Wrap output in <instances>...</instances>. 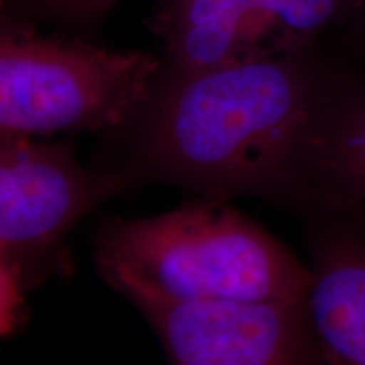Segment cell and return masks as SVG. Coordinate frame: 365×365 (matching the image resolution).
<instances>
[{
  "label": "cell",
  "instance_id": "obj_1",
  "mask_svg": "<svg viewBox=\"0 0 365 365\" xmlns=\"http://www.w3.org/2000/svg\"><path fill=\"white\" fill-rule=\"evenodd\" d=\"M333 63L319 46L264 61L185 71L163 61L134 118L130 182L205 196L252 195L303 210Z\"/></svg>",
  "mask_w": 365,
  "mask_h": 365
},
{
  "label": "cell",
  "instance_id": "obj_2",
  "mask_svg": "<svg viewBox=\"0 0 365 365\" xmlns=\"http://www.w3.org/2000/svg\"><path fill=\"white\" fill-rule=\"evenodd\" d=\"M102 279L132 304L207 298L308 299L312 272L223 198L148 218H110L91 244Z\"/></svg>",
  "mask_w": 365,
  "mask_h": 365
},
{
  "label": "cell",
  "instance_id": "obj_3",
  "mask_svg": "<svg viewBox=\"0 0 365 365\" xmlns=\"http://www.w3.org/2000/svg\"><path fill=\"white\" fill-rule=\"evenodd\" d=\"M163 59L46 36L2 14L0 135H54L129 125L153 93Z\"/></svg>",
  "mask_w": 365,
  "mask_h": 365
},
{
  "label": "cell",
  "instance_id": "obj_4",
  "mask_svg": "<svg viewBox=\"0 0 365 365\" xmlns=\"http://www.w3.org/2000/svg\"><path fill=\"white\" fill-rule=\"evenodd\" d=\"M129 185L124 170H86L70 144L0 135V272L9 312L48 276L78 222Z\"/></svg>",
  "mask_w": 365,
  "mask_h": 365
},
{
  "label": "cell",
  "instance_id": "obj_5",
  "mask_svg": "<svg viewBox=\"0 0 365 365\" xmlns=\"http://www.w3.org/2000/svg\"><path fill=\"white\" fill-rule=\"evenodd\" d=\"M364 0H156L145 21L166 65L185 71L264 61L317 48Z\"/></svg>",
  "mask_w": 365,
  "mask_h": 365
},
{
  "label": "cell",
  "instance_id": "obj_6",
  "mask_svg": "<svg viewBox=\"0 0 365 365\" xmlns=\"http://www.w3.org/2000/svg\"><path fill=\"white\" fill-rule=\"evenodd\" d=\"M137 308L173 364H325L308 299L207 298Z\"/></svg>",
  "mask_w": 365,
  "mask_h": 365
},
{
  "label": "cell",
  "instance_id": "obj_7",
  "mask_svg": "<svg viewBox=\"0 0 365 365\" xmlns=\"http://www.w3.org/2000/svg\"><path fill=\"white\" fill-rule=\"evenodd\" d=\"M304 212L308 304L325 364L365 365V208Z\"/></svg>",
  "mask_w": 365,
  "mask_h": 365
},
{
  "label": "cell",
  "instance_id": "obj_8",
  "mask_svg": "<svg viewBox=\"0 0 365 365\" xmlns=\"http://www.w3.org/2000/svg\"><path fill=\"white\" fill-rule=\"evenodd\" d=\"M308 207L365 208V76L336 58L317 122Z\"/></svg>",
  "mask_w": 365,
  "mask_h": 365
},
{
  "label": "cell",
  "instance_id": "obj_9",
  "mask_svg": "<svg viewBox=\"0 0 365 365\" xmlns=\"http://www.w3.org/2000/svg\"><path fill=\"white\" fill-rule=\"evenodd\" d=\"M120 0H7V11L31 21L90 29L98 26Z\"/></svg>",
  "mask_w": 365,
  "mask_h": 365
},
{
  "label": "cell",
  "instance_id": "obj_10",
  "mask_svg": "<svg viewBox=\"0 0 365 365\" xmlns=\"http://www.w3.org/2000/svg\"><path fill=\"white\" fill-rule=\"evenodd\" d=\"M339 31V48L341 51L365 63V0L354 19Z\"/></svg>",
  "mask_w": 365,
  "mask_h": 365
}]
</instances>
